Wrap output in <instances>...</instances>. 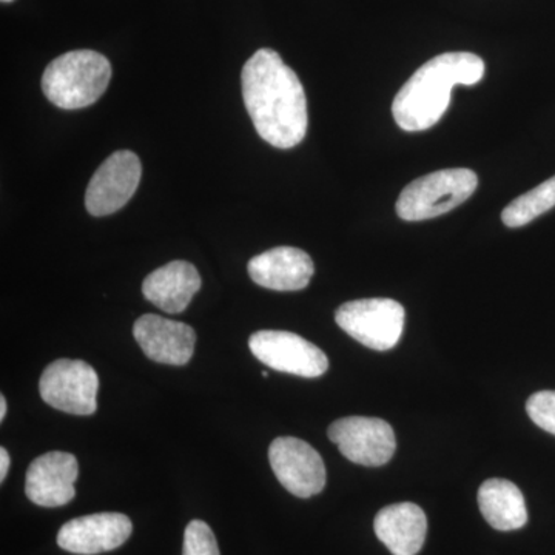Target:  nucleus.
Here are the masks:
<instances>
[{
	"label": "nucleus",
	"mask_w": 555,
	"mask_h": 555,
	"mask_svg": "<svg viewBox=\"0 0 555 555\" xmlns=\"http://www.w3.org/2000/svg\"><path fill=\"white\" fill-rule=\"evenodd\" d=\"M243 98L259 137L276 149L297 147L308 133V101L297 73L270 49L258 50L241 73Z\"/></svg>",
	"instance_id": "f257e3e1"
},
{
	"label": "nucleus",
	"mask_w": 555,
	"mask_h": 555,
	"mask_svg": "<svg viewBox=\"0 0 555 555\" xmlns=\"http://www.w3.org/2000/svg\"><path fill=\"white\" fill-rule=\"evenodd\" d=\"M485 76V62L466 51L443 53L422 65L398 91L393 119L406 131H425L443 118L455 86H476Z\"/></svg>",
	"instance_id": "f03ea898"
},
{
	"label": "nucleus",
	"mask_w": 555,
	"mask_h": 555,
	"mask_svg": "<svg viewBox=\"0 0 555 555\" xmlns=\"http://www.w3.org/2000/svg\"><path fill=\"white\" fill-rule=\"evenodd\" d=\"M112 65L93 50H76L51 61L42 76L47 100L64 109L86 108L107 90Z\"/></svg>",
	"instance_id": "7ed1b4c3"
},
{
	"label": "nucleus",
	"mask_w": 555,
	"mask_h": 555,
	"mask_svg": "<svg viewBox=\"0 0 555 555\" xmlns=\"http://www.w3.org/2000/svg\"><path fill=\"white\" fill-rule=\"evenodd\" d=\"M478 185L476 171L447 169L412 181L397 201V215L403 221H426L448 214L473 196Z\"/></svg>",
	"instance_id": "20e7f679"
},
{
	"label": "nucleus",
	"mask_w": 555,
	"mask_h": 555,
	"mask_svg": "<svg viewBox=\"0 0 555 555\" xmlns=\"http://www.w3.org/2000/svg\"><path fill=\"white\" fill-rule=\"evenodd\" d=\"M403 306L396 299L366 298L345 302L335 312V321L350 337L374 350L398 345L404 331Z\"/></svg>",
	"instance_id": "39448f33"
},
{
	"label": "nucleus",
	"mask_w": 555,
	"mask_h": 555,
	"mask_svg": "<svg viewBox=\"0 0 555 555\" xmlns=\"http://www.w3.org/2000/svg\"><path fill=\"white\" fill-rule=\"evenodd\" d=\"M39 390L42 400L57 411L93 415L98 409L100 377L86 361L62 358L43 371Z\"/></svg>",
	"instance_id": "423d86ee"
},
{
	"label": "nucleus",
	"mask_w": 555,
	"mask_h": 555,
	"mask_svg": "<svg viewBox=\"0 0 555 555\" xmlns=\"http://www.w3.org/2000/svg\"><path fill=\"white\" fill-rule=\"evenodd\" d=\"M327 434L339 452L357 465L383 466L396 454V434L382 418L346 416L332 423Z\"/></svg>",
	"instance_id": "0eeeda50"
},
{
	"label": "nucleus",
	"mask_w": 555,
	"mask_h": 555,
	"mask_svg": "<svg viewBox=\"0 0 555 555\" xmlns=\"http://www.w3.org/2000/svg\"><path fill=\"white\" fill-rule=\"evenodd\" d=\"M251 353L278 372L317 378L326 374V353L294 332L259 331L248 339Z\"/></svg>",
	"instance_id": "6e6552de"
},
{
	"label": "nucleus",
	"mask_w": 555,
	"mask_h": 555,
	"mask_svg": "<svg viewBox=\"0 0 555 555\" xmlns=\"http://www.w3.org/2000/svg\"><path fill=\"white\" fill-rule=\"evenodd\" d=\"M273 473L291 494L309 499L326 486V466L315 449L295 437H280L269 448Z\"/></svg>",
	"instance_id": "1a4fd4ad"
},
{
	"label": "nucleus",
	"mask_w": 555,
	"mask_h": 555,
	"mask_svg": "<svg viewBox=\"0 0 555 555\" xmlns=\"http://www.w3.org/2000/svg\"><path fill=\"white\" fill-rule=\"evenodd\" d=\"M142 166L130 150L113 153L91 178L86 207L93 217H107L120 210L134 195L141 181Z\"/></svg>",
	"instance_id": "9d476101"
},
{
	"label": "nucleus",
	"mask_w": 555,
	"mask_h": 555,
	"mask_svg": "<svg viewBox=\"0 0 555 555\" xmlns=\"http://www.w3.org/2000/svg\"><path fill=\"white\" fill-rule=\"evenodd\" d=\"M133 525L129 517L119 513L91 514L73 518L62 526L57 545L79 555H96L118 550L130 539Z\"/></svg>",
	"instance_id": "9b49d317"
},
{
	"label": "nucleus",
	"mask_w": 555,
	"mask_h": 555,
	"mask_svg": "<svg viewBox=\"0 0 555 555\" xmlns=\"http://www.w3.org/2000/svg\"><path fill=\"white\" fill-rule=\"evenodd\" d=\"M79 476L78 460L67 452H49L31 462L25 480V494L35 505L60 507L76 495Z\"/></svg>",
	"instance_id": "f8f14e48"
},
{
	"label": "nucleus",
	"mask_w": 555,
	"mask_h": 555,
	"mask_svg": "<svg viewBox=\"0 0 555 555\" xmlns=\"http://www.w3.org/2000/svg\"><path fill=\"white\" fill-rule=\"evenodd\" d=\"M133 335L142 352L156 363L184 366L195 352L196 334L189 324L153 313L138 318Z\"/></svg>",
	"instance_id": "ddd939ff"
},
{
	"label": "nucleus",
	"mask_w": 555,
	"mask_h": 555,
	"mask_svg": "<svg viewBox=\"0 0 555 555\" xmlns=\"http://www.w3.org/2000/svg\"><path fill=\"white\" fill-rule=\"evenodd\" d=\"M247 270L258 286L278 292H297L309 286L315 266L301 248L275 247L251 258Z\"/></svg>",
	"instance_id": "4468645a"
},
{
	"label": "nucleus",
	"mask_w": 555,
	"mask_h": 555,
	"mask_svg": "<svg viewBox=\"0 0 555 555\" xmlns=\"http://www.w3.org/2000/svg\"><path fill=\"white\" fill-rule=\"evenodd\" d=\"M374 529L393 555H416L425 545L427 518L415 503H397L379 511Z\"/></svg>",
	"instance_id": "2eb2a0df"
},
{
	"label": "nucleus",
	"mask_w": 555,
	"mask_h": 555,
	"mask_svg": "<svg viewBox=\"0 0 555 555\" xmlns=\"http://www.w3.org/2000/svg\"><path fill=\"white\" fill-rule=\"evenodd\" d=\"M201 284L195 266L188 261H171L145 278L142 294L164 312L181 313L188 309Z\"/></svg>",
	"instance_id": "dca6fc26"
},
{
	"label": "nucleus",
	"mask_w": 555,
	"mask_h": 555,
	"mask_svg": "<svg viewBox=\"0 0 555 555\" xmlns=\"http://www.w3.org/2000/svg\"><path fill=\"white\" fill-rule=\"evenodd\" d=\"M478 506L496 531H516L528 524L525 496L517 485L505 478H491L480 486Z\"/></svg>",
	"instance_id": "f3484780"
},
{
	"label": "nucleus",
	"mask_w": 555,
	"mask_h": 555,
	"mask_svg": "<svg viewBox=\"0 0 555 555\" xmlns=\"http://www.w3.org/2000/svg\"><path fill=\"white\" fill-rule=\"evenodd\" d=\"M553 207H555V177L514 199L503 210L502 221L505 222L506 228H524Z\"/></svg>",
	"instance_id": "a211bd4d"
},
{
	"label": "nucleus",
	"mask_w": 555,
	"mask_h": 555,
	"mask_svg": "<svg viewBox=\"0 0 555 555\" xmlns=\"http://www.w3.org/2000/svg\"><path fill=\"white\" fill-rule=\"evenodd\" d=\"M182 555H221L217 537L203 520H192L185 528Z\"/></svg>",
	"instance_id": "6ab92c4d"
},
{
	"label": "nucleus",
	"mask_w": 555,
	"mask_h": 555,
	"mask_svg": "<svg viewBox=\"0 0 555 555\" xmlns=\"http://www.w3.org/2000/svg\"><path fill=\"white\" fill-rule=\"evenodd\" d=\"M526 411L537 426L555 436V390H542L531 396Z\"/></svg>",
	"instance_id": "aec40b11"
},
{
	"label": "nucleus",
	"mask_w": 555,
	"mask_h": 555,
	"mask_svg": "<svg viewBox=\"0 0 555 555\" xmlns=\"http://www.w3.org/2000/svg\"><path fill=\"white\" fill-rule=\"evenodd\" d=\"M10 469V455L5 448L0 449V481L5 480Z\"/></svg>",
	"instance_id": "412c9836"
},
{
	"label": "nucleus",
	"mask_w": 555,
	"mask_h": 555,
	"mask_svg": "<svg viewBox=\"0 0 555 555\" xmlns=\"http://www.w3.org/2000/svg\"><path fill=\"white\" fill-rule=\"evenodd\" d=\"M7 415V400L5 397H0V422H3L5 420Z\"/></svg>",
	"instance_id": "4be33fe9"
},
{
	"label": "nucleus",
	"mask_w": 555,
	"mask_h": 555,
	"mask_svg": "<svg viewBox=\"0 0 555 555\" xmlns=\"http://www.w3.org/2000/svg\"><path fill=\"white\" fill-rule=\"evenodd\" d=\"M261 375H262V377H264V378H269V372H262V374H261Z\"/></svg>",
	"instance_id": "5701e85b"
},
{
	"label": "nucleus",
	"mask_w": 555,
	"mask_h": 555,
	"mask_svg": "<svg viewBox=\"0 0 555 555\" xmlns=\"http://www.w3.org/2000/svg\"><path fill=\"white\" fill-rule=\"evenodd\" d=\"M3 3L13 2V0H2Z\"/></svg>",
	"instance_id": "b1692460"
}]
</instances>
